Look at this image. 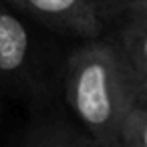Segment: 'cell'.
Masks as SVG:
<instances>
[{"label":"cell","instance_id":"cell-8","mask_svg":"<svg viewBox=\"0 0 147 147\" xmlns=\"http://www.w3.org/2000/svg\"><path fill=\"white\" fill-rule=\"evenodd\" d=\"M139 101H147V81L139 83Z\"/></svg>","mask_w":147,"mask_h":147},{"label":"cell","instance_id":"cell-5","mask_svg":"<svg viewBox=\"0 0 147 147\" xmlns=\"http://www.w3.org/2000/svg\"><path fill=\"white\" fill-rule=\"evenodd\" d=\"M123 147H147V101H137L121 127Z\"/></svg>","mask_w":147,"mask_h":147},{"label":"cell","instance_id":"cell-4","mask_svg":"<svg viewBox=\"0 0 147 147\" xmlns=\"http://www.w3.org/2000/svg\"><path fill=\"white\" fill-rule=\"evenodd\" d=\"M115 47L127 61L139 83L147 81V16L125 12V20L117 32Z\"/></svg>","mask_w":147,"mask_h":147},{"label":"cell","instance_id":"cell-1","mask_svg":"<svg viewBox=\"0 0 147 147\" xmlns=\"http://www.w3.org/2000/svg\"><path fill=\"white\" fill-rule=\"evenodd\" d=\"M65 95L85 133L101 147H123L121 127L139 101V79L115 42L95 38L69 57Z\"/></svg>","mask_w":147,"mask_h":147},{"label":"cell","instance_id":"cell-7","mask_svg":"<svg viewBox=\"0 0 147 147\" xmlns=\"http://www.w3.org/2000/svg\"><path fill=\"white\" fill-rule=\"evenodd\" d=\"M119 4L125 8V12H135V14L147 16V0H119Z\"/></svg>","mask_w":147,"mask_h":147},{"label":"cell","instance_id":"cell-2","mask_svg":"<svg viewBox=\"0 0 147 147\" xmlns=\"http://www.w3.org/2000/svg\"><path fill=\"white\" fill-rule=\"evenodd\" d=\"M42 24L79 38L95 40L103 34V20L95 0H6Z\"/></svg>","mask_w":147,"mask_h":147},{"label":"cell","instance_id":"cell-3","mask_svg":"<svg viewBox=\"0 0 147 147\" xmlns=\"http://www.w3.org/2000/svg\"><path fill=\"white\" fill-rule=\"evenodd\" d=\"M30 38L24 22L0 0V77L14 79L26 69Z\"/></svg>","mask_w":147,"mask_h":147},{"label":"cell","instance_id":"cell-6","mask_svg":"<svg viewBox=\"0 0 147 147\" xmlns=\"http://www.w3.org/2000/svg\"><path fill=\"white\" fill-rule=\"evenodd\" d=\"M32 147H101V143H97L85 131L83 133H75L71 129H63V131L47 133Z\"/></svg>","mask_w":147,"mask_h":147}]
</instances>
